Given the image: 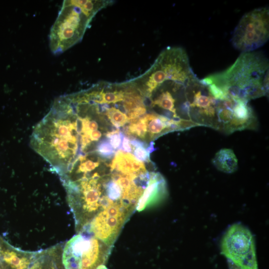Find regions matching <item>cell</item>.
Returning a JSON list of instances; mask_svg holds the SVG:
<instances>
[{"mask_svg": "<svg viewBox=\"0 0 269 269\" xmlns=\"http://www.w3.org/2000/svg\"><path fill=\"white\" fill-rule=\"evenodd\" d=\"M105 135L108 138L109 142L114 150L120 149L121 146V142L124 136L122 132H120L119 129L116 128L112 131L108 132Z\"/></svg>", "mask_w": 269, "mask_h": 269, "instance_id": "12", "label": "cell"}, {"mask_svg": "<svg viewBox=\"0 0 269 269\" xmlns=\"http://www.w3.org/2000/svg\"><path fill=\"white\" fill-rule=\"evenodd\" d=\"M269 61L259 52L242 53L224 71L202 79L228 96L248 101L264 96L269 89Z\"/></svg>", "mask_w": 269, "mask_h": 269, "instance_id": "1", "label": "cell"}, {"mask_svg": "<svg viewBox=\"0 0 269 269\" xmlns=\"http://www.w3.org/2000/svg\"><path fill=\"white\" fill-rule=\"evenodd\" d=\"M115 154V151L110 144L109 139L105 138L99 141L96 145H94L92 152L84 156L98 155L101 158H111Z\"/></svg>", "mask_w": 269, "mask_h": 269, "instance_id": "11", "label": "cell"}, {"mask_svg": "<svg viewBox=\"0 0 269 269\" xmlns=\"http://www.w3.org/2000/svg\"><path fill=\"white\" fill-rule=\"evenodd\" d=\"M95 269H108L105 265H101L97 267Z\"/></svg>", "mask_w": 269, "mask_h": 269, "instance_id": "17", "label": "cell"}, {"mask_svg": "<svg viewBox=\"0 0 269 269\" xmlns=\"http://www.w3.org/2000/svg\"><path fill=\"white\" fill-rule=\"evenodd\" d=\"M112 2L102 0H64L49 33L52 53L61 54L80 41L96 14Z\"/></svg>", "mask_w": 269, "mask_h": 269, "instance_id": "2", "label": "cell"}, {"mask_svg": "<svg viewBox=\"0 0 269 269\" xmlns=\"http://www.w3.org/2000/svg\"><path fill=\"white\" fill-rule=\"evenodd\" d=\"M112 248L86 232H79L67 242L63 251L82 263L83 269H95L105 265Z\"/></svg>", "mask_w": 269, "mask_h": 269, "instance_id": "6", "label": "cell"}, {"mask_svg": "<svg viewBox=\"0 0 269 269\" xmlns=\"http://www.w3.org/2000/svg\"><path fill=\"white\" fill-rule=\"evenodd\" d=\"M269 37V10L262 7L243 16L233 32L231 42L243 53L251 52L264 45Z\"/></svg>", "mask_w": 269, "mask_h": 269, "instance_id": "4", "label": "cell"}, {"mask_svg": "<svg viewBox=\"0 0 269 269\" xmlns=\"http://www.w3.org/2000/svg\"><path fill=\"white\" fill-rule=\"evenodd\" d=\"M171 85L172 86L173 82ZM176 82V81H175ZM158 87L161 88V91L159 94L154 99H151V107L157 106L159 108L166 111L168 113L171 114L173 119L179 120L181 119L176 112L175 108L176 99L173 96L170 90H168L166 82L161 84Z\"/></svg>", "mask_w": 269, "mask_h": 269, "instance_id": "9", "label": "cell"}, {"mask_svg": "<svg viewBox=\"0 0 269 269\" xmlns=\"http://www.w3.org/2000/svg\"><path fill=\"white\" fill-rule=\"evenodd\" d=\"M167 194L166 182L159 172H150L145 189L139 198L136 210L140 212L153 207L162 201Z\"/></svg>", "mask_w": 269, "mask_h": 269, "instance_id": "7", "label": "cell"}, {"mask_svg": "<svg viewBox=\"0 0 269 269\" xmlns=\"http://www.w3.org/2000/svg\"><path fill=\"white\" fill-rule=\"evenodd\" d=\"M110 171L115 170L124 174H139L147 171L144 163L134 155L119 150L110 164Z\"/></svg>", "mask_w": 269, "mask_h": 269, "instance_id": "8", "label": "cell"}, {"mask_svg": "<svg viewBox=\"0 0 269 269\" xmlns=\"http://www.w3.org/2000/svg\"><path fill=\"white\" fill-rule=\"evenodd\" d=\"M153 142L152 141L150 143V146L147 147V148H146L147 151L150 154L154 150V148L153 147Z\"/></svg>", "mask_w": 269, "mask_h": 269, "instance_id": "16", "label": "cell"}, {"mask_svg": "<svg viewBox=\"0 0 269 269\" xmlns=\"http://www.w3.org/2000/svg\"><path fill=\"white\" fill-rule=\"evenodd\" d=\"M228 263L229 269H241L229 260H228Z\"/></svg>", "mask_w": 269, "mask_h": 269, "instance_id": "15", "label": "cell"}, {"mask_svg": "<svg viewBox=\"0 0 269 269\" xmlns=\"http://www.w3.org/2000/svg\"><path fill=\"white\" fill-rule=\"evenodd\" d=\"M237 158L233 150L230 148H222L218 151L212 160V162L219 171L232 173L238 168Z\"/></svg>", "mask_w": 269, "mask_h": 269, "instance_id": "10", "label": "cell"}, {"mask_svg": "<svg viewBox=\"0 0 269 269\" xmlns=\"http://www.w3.org/2000/svg\"><path fill=\"white\" fill-rule=\"evenodd\" d=\"M197 78L186 51L181 47H168L145 73L132 80L144 96L151 98L155 90L165 81L187 84Z\"/></svg>", "mask_w": 269, "mask_h": 269, "instance_id": "3", "label": "cell"}, {"mask_svg": "<svg viewBox=\"0 0 269 269\" xmlns=\"http://www.w3.org/2000/svg\"><path fill=\"white\" fill-rule=\"evenodd\" d=\"M134 157L141 162H150L149 153L147 151L145 148L138 146L133 149Z\"/></svg>", "mask_w": 269, "mask_h": 269, "instance_id": "13", "label": "cell"}, {"mask_svg": "<svg viewBox=\"0 0 269 269\" xmlns=\"http://www.w3.org/2000/svg\"><path fill=\"white\" fill-rule=\"evenodd\" d=\"M222 254L241 269H258L254 237L241 224L230 226L222 239Z\"/></svg>", "mask_w": 269, "mask_h": 269, "instance_id": "5", "label": "cell"}, {"mask_svg": "<svg viewBox=\"0 0 269 269\" xmlns=\"http://www.w3.org/2000/svg\"><path fill=\"white\" fill-rule=\"evenodd\" d=\"M119 150L123 149L124 151L131 152L133 150L132 146L130 142V139L127 136H124L123 140L122 139V143H121Z\"/></svg>", "mask_w": 269, "mask_h": 269, "instance_id": "14", "label": "cell"}]
</instances>
